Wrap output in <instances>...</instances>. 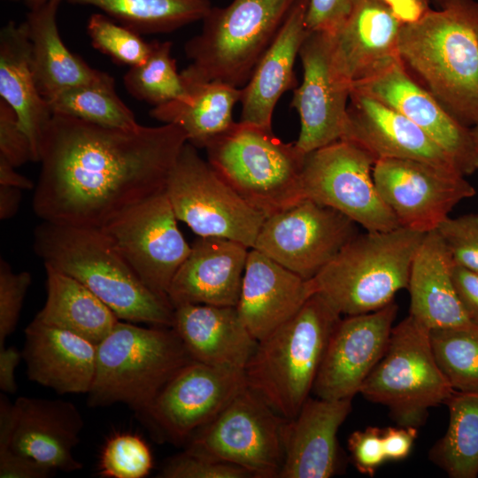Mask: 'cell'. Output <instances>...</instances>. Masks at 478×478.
<instances>
[{
	"label": "cell",
	"instance_id": "obj_6",
	"mask_svg": "<svg viewBox=\"0 0 478 478\" xmlns=\"http://www.w3.org/2000/svg\"><path fill=\"white\" fill-rule=\"evenodd\" d=\"M298 0H233L212 7L184 47V84L218 81L243 88Z\"/></svg>",
	"mask_w": 478,
	"mask_h": 478
},
{
	"label": "cell",
	"instance_id": "obj_45",
	"mask_svg": "<svg viewBox=\"0 0 478 478\" xmlns=\"http://www.w3.org/2000/svg\"><path fill=\"white\" fill-rule=\"evenodd\" d=\"M348 449L357 470L374 476L381 465L386 461L382 429L367 427L352 432L348 438Z\"/></svg>",
	"mask_w": 478,
	"mask_h": 478
},
{
	"label": "cell",
	"instance_id": "obj_15",
	"mask_svg": "<svg viewBox=\"0 0 478 478\" xmlns=\"http://www.w3.org/2000/svg\"><path fill=\"white\" fill-rule=\"evenodd\" d=\"M373 177L400 227L421 233L436 230L459 203L475 195L461 173L416 160L377 159Z\"/></svg>",
	"mask_w": 478,
	"mask_h": 478
},
{
	"label": "cell",
	"instance_id": "obj_14",
	"mask_svg": "<svg viewBox=\"0 0 478 478\" xmlns=\"http://www.w3.org/2000/svg\"><path fill=\"white\" fill-rule=\"evenodd\" d=\"M177 220L164 191L100 228L140 280L167 299L170 284L191 251Z\"/></svg>",
	"mask_w": 478,
	"mask_h": 478
},
{
	"label": "cell",
	"instance_id": "obj_5",
	"mask_svg": "<svg viewBox=\"0 0 478 478\" xmlns=\"http://www.w3.org/2000/svg\"><path fill=\"white\" fill-rule=\"evenodd\" d=\"M192 360L172 327H141L120 320L96 345L88 403H122L143 420L164 386Z\"/></svg>",
	"mask_w": 478,
	"mask_h": 478
},
{
	"label": "cell",
	"instance_id": "obj_39",
	"mask_svg": "<svg viewBox=\"0 0 478 478\" xmlns=\"http://www.w3.org/2000/svg\"><path fill=\"white\" fill-rule=\"evenodd\" d=\"M87 33L95 49L114 62L129 67L143 64L152 47V43L146 42L140 34L103 13L90 15Z\"/></svg>",
	"mask_w": 478,
	"mask_h": 478
},
{
	"label": "cell",
	"instance_id": "obj_26",
	"mask_svg": "<svg viewBox=\"0 0 478 478\" xmlns=\"http://www.w3.org/2000/svg\"><path fill=\"white\" fill-rule=\"evenodd\" d=\"M29 380L58 394L89 393L96 374V344L34 319L22 351Z\"/></svg>",
	"mask_w": 478,
	"mask_h": 478
},
{
	"label": "cell",
	"instance_id": "obj_31",
	"mask_svg": "<svg viewBox=\"0 0 478 478\" xmlns=\"http://www.w3.org/2000/svg\"><path fill=\"white\" fill-rule=\"evenodd\" d=\"M59 2L29 10L26 23L31 44L32 68L40 94L49 100L60 92L103 78L63 42L57 24Z\"/></svg>",
	"mask_w": 478,
	"mask_h": 478
},
{
	"label": "cell",
	"instance_id": "obj_55",
	"mask_svg": "<svg viewBox=\"0 0 478 478\" xmlns=\"http://www.w3.org/2000/svg\"><path fill=\"white\" fill-rule=\"evenodd\" d=\"M470 132L474 147L478 152V123L470 127Z\"/></svg>",
	"mask_w": 478,
	"mask_h": 478
},
{
	"label": "cell",
	"instance_id": "obj_4",
	"mask_svg": "<svg viewBox=\"0 0 478 478\" xmlns=\"http://www.w3.org/2000/svg\"><path fill=\"white\" fill-rule=\"evenodd\" d=\"M341 314L314 293L288 321L258 342L245 369L248 387L292 419L309 397Z\"/></svg>",
	"mask_w": 478,
	"mask_h": 478
},
{
	"label": "cell",
	"instance_id": "obj_36",
	"mask_svg": "<svg viewBox=\"0 0 478 478\" xmlns=\"http://www.w3.org/2000/svg\"><path fill=\"white\" fill-rule=\"evenodd\" d=\"M52 114L71 116L101 127L133 129L140 126L120 98L112 76L66 89L47 100Z\"/></svg>",
	"mask_w": 478,
	"mask_h": 478
},
{
	"label": "cell",
	"instance_id": "obj_8",
	"mask_svg": "<svg viewBox=\"0 0 478 478\" xmlns=\"http://www.w3.org/2000/svg\"><path fill=\"white\" fill-rule=\"evenodd\" d=\"M204 149L216 173L266 218L305 198V154L295 143H283L272 129L235 122Z\"/></svg>",
	"mask_w": 478,
	"mask_h": 478
},
{
	"label": "cell",
	"instance_id": "obj_21",
	"mask_svg": "<svg viewBox=\"0 0 478 478\" xmlns=\"http://www.w3.org/2000/svg\"><path fill=\"white\" fill-rule=\"evenodd\" d=\"M376 159H410L459 172L452 159L416 124L380 101L351 90L344 137ZM460 173V172H459Z\"/></svg>",
	"mask_w": 478,
	"mask_h": 478
},
{
	"label": "cell",
	"instance_id": "obj_44",
	"mask_svg": "<svg viewBox=\"0 0 478 478\" xmlns=\"http://www.w3.org/2000/svg\"><path fill=\"white\" fill-rule=\"evenodd\" d=\"M0 156L14 167L33 161L29 138L19 125L13 109L0 99Z\"/></svg>",
	"mask_w": 478,
	"mask_h": 478
},
{
	"label": "cell",
	"instance_id": "obj_41",
	"mask_svg": "<svg viewBox=\"0 0 478 478\" xmlns=\"http://www.w3.org/2000/svg\"><path fill=\"white\" fill-rule=\"evenodd\" d=\"M436 231L454 264L478 271V213L449 216Z\"/></svg>",
	"mask_w": 478,
	"mask_h": 478
},
{
	"label": "cell",
	"instance_id": "obj_32",
	"mask_svg": "<svg viewBox=\"0 0 478 478\" xmlns=\"http://www.w3.org/2000/svg\"><path fill=\"white\" fill-rule=\"evenodd\" d=\"M185 86V96L155 106L150 114L164 124L179 126L189 143L205 148L235 123L233 109L241 100L242 88L218 81Z\"/></svg>",
	"mask_w": 478,
	"mask_h": 478
},
{
	"label": "cell",
	"instance_id": "obj_46",
	"mask_svg": "<svg viewBox=\"0 0 478 478\" xmlns=\"http://www.w3.org/2000/svg\"><path fill=\"white\" fill-rule=\"evenodd\" d=\"M356 0H309L305 26L309 32L333 33L351 13Z\"/></svg>",
	"mask_w": 478,
	"mask_h": 478
},
{
	"label": "cell",
	"instance_id": "obj_43",
	"mask_svg": "<svg viewBox=\"0 0 478 478\" xmlns=\"http://www.w3.org/2000/svg\"><path fill=\"white\" fill-rule=\"evenodd\" d=\"M163 478H252L245 469L188 451L173 456L158 475Z\"/></svg>",
	"mask_w": 478,
	"mask_h": 478
},
{
	"label": "cell",
	"instance_id": "obj_19",
	"mask_svg": "<svg viewBox=\"0 0 478 478\" xmlns=\"http://www.w3.org/2000/svg\"><path fill=\"white\" fill-rule=\"evenodd\" d=\"M397 313L393 301L341 319L328 341L312 391L324 399L353 398L383 355Z\"/></svg>",
	"mask_w": 478,
	"mask_h": 478
},
{
	"label": "cell",
	"instance_id": "obj_1",
	"mask_svg": "<svg viewBox=\"0 0 478 478\" xmlns=\"http://www.w3.org/2000/svg\"><path fill=\"white\" fill-rule=\"evenodd\" d=\"M188 142L174 124L123 129L52 114L32 206L42 221L102 228L166 189Z\"/></svg>",
	"mask_w": 478,
	"mask_h": 478
},
{
	"label": "cell",
	"instance_id": "obj_53",
	"mask_svg": "<svg viewBox=\"0 0 478 478\" xmlns=\"http://www.w3.org/2000/svg\"><path fill=\"white\" fill-rule=\"evenodd\" d=\"M20 189L0 185V219L13 217L19 210L21 199Z\"/></svg>",
	"mask_w": 478,
	"mask_h": 478
},
{
	"label": "cell",
	"instance_id": "obj_2",
	"mask_svg": "<svg viewBox=\"0 0 478 478\" xmlns=\"http://www.w3.org/2000/svg\"><path fill=\"white\" fill-rule=\"evenodd\" d=\"M404 22L399 58L412 77L463 125L478 123V1L438 0Z\"/></svg>",
	"mask_w": 478,
	"mask_h": 478
},
{
	"label": "cell",
	"instance_id": "obj_20",
	"mask_svg": "<svg viewBox=\"0 0 478 478\" xmlns=\"http://www.w3.org/2000/svg\"><path fill=\"white\" fill-rule=\"evenodd\" d=\"M84 426L78 408L61 399L20 397L13 403V422L5 448L55 470L73 472L82 464L73 454Z\"/></svg>",
	"mask_w": 478,
	"mask_h": 478
},
{
	"label": "cell",
	"instance_id": "obj_42",
	"mask_svg": "<svg viewBox=\"0 0 478 478\" xmlns=\"http://www.w3.org/2000/svg\"><path fill=\"white\" fill-rule=\"evenodd\" d=\"M32 282L28 272L15 273L4 259L0 261V348L19 321L27 289Z\"/></svg>",
	"mask_w": 478,
	"mask_h": 478
},
{
	"label": "cell",
	"instance_id": "obj_48",
	"mask_svg": "<svg viewBox=\"0 0 478 478\" xmlns=\"http://www.w3.org/2000/svg\"><path fill=\"white\" fill-rule=\"evenodd\" d=\"M451 279L466 314L478 322V271L453 264Z\"/></svg>",
	"mask_w": 478,
	"mask_h": 478
},
{
	"label": "cell",
	"instance_id": "obj_56",
	"mask_svg": "<svg viewBox=\"0 0 478 478\" xmlns=\"http://www.w3.org/2000/svg\"><path fill=\"white\" fill-rule=\"evenodd\" d=\"M431 1V0H430ZM435 4H436L437 5V3H438V0H432Z\"/></svg>",
	"mask_w": 478,
	"mask_h": 478
},
{
	"label": "cell",
	"instance_id": "obj_51",
	"mask_svg": "<svg viewBox=\"0 0 478 478\" xmlns=\"http://www.w3.org/2000/svg\"><path fill=\"white\" fill-rule=\"evenodd\" d=\"M403 22H412L430 10V0H382Z\"/></svg>",
	"mask_w": 478,
	"mask_h": 478
},
{
	"label": "cell",
	"instance_id": "obj_12",
	"mask_svg": "<svg viewBox=\"0 0 478 478\" xmlns=\"http://www.w3.org/2000/svg\"><path fill=\"white\" fill-rule=\"evenodd\" d=\"M375 157L354 141L340 139L305 154V198L343 213L366 231L400 227L381 197L373 177Z\"/></svg>",
	"mask_w": 478,
	"mask_h": 478
},
{
	"label": "cell",
	"instance_id": "obj_9",
	"mask_svg": "<svg viewBox=\"0 0 478 478\" xmlns=\"http://www.w3.org/2000/svg\"><path fill=\"white\" fill-rule=\"evenodd\" d=\"M429 330L411 315L393 327L386 350L359 393L389 410L400 426L422 425L455 390L439 368Z\"/></svg>",
	"mask_w": 478,
	"mask_h": 478
},
{
	"label": "cell",
	"instance_id": "obj_37",
	"mask_svg": "<svg viewBox=\"0 0 478 478\" xmlns=\"http://www.w3.org/2000/svg\"><path fill=\"white\" fill-rule=\"evenodd\" d=\"M436 363L459 391L478 392V322L429 330Z\"/></svg>",
	"mask_w": 478,
	"mask_h": 478
},
{
	"label": "cell",
	"instance_id": "obj_50",
	"mask_svg": "<svg viewBox=\"0 0 478 478\" xmlns=\"http://www.w3.org/2000/svg\"><path fill=\"white\" fill-rule=\"evenodd\" d=\"M23 358L22 351L15 346L0 348V389L2 391L13 394L17 390L14 372Z\"/></svg>",
	"mask_w": 478,
	"mask_h": 478
},
{
	"label": "cell",
	"instance_id": "obj_35",
	"mask_svg": "<svg viewBox=\"0 0 478 478\" xmlns=\"http://www.w3.org/2000/svg\"><path fill=\"white\" fill-rule=\"evenodd\" d=\"M90 5L138 34L173 32L202 20L212 9L210 0H66Z\"/></svg>",
	"mask_w": 478,
	"mask_h": 478
},
{
	"label": "cell",
	"instance_id": "obj_38",
	"mask_svg": "<svg viewBox=\"0 0 478 478\" xmlns=\"http://www.w3.org/2000/svg\"><path fill=\"white\" fill-rule=\"evenodd\" d=\"M147 59L141 65L129 67L123 76L127 91L135 98L158 106L187 94V88L176 61L171 57L170 42H151Z\"/></svg>",
	"mask_w": 478,
	"mask_h": 478
},
{
	"label": "cell",
	"instance_id": "obj_3",
	"mask_svg": "<svg viewBox=\"0 0 478 478\" xmlns=\"http://www.w3.org/2000/svg\"><path fill=\"white\" fill-rule=\"evenodd\" d=\"M34 250L49 265L84 284L119 320L172 327L174 308L150 289L100 228L42 221Z\"/></svg>",
	"mask_w": 478,
	"mask_h": 478
},
{
	"label": "cell",
	"instance_id": "obj_49",
	"mask_svg": "<svg viewBox=\"0 0 478 478\" xmlns=\"http://www.w3.org/2000/svg\"><path fill=\"white\" fill-rule=\"evenodd\" d=\"M416 437L415 427L399 425L382 429L386 459L391 461L405 459L410 454Z\"/></svg>",
	"mask_w": 478,
	"mask_h": 478
},
{
	"label": "cell",
	"instance_id": "obj_33",
	"mask_svg": "<svg viewBox=\"0 0 478 478\" xmlns=\"http://www.w3.org/2000/svg\"><path fill=\"white\" fill-rule=\"evenodd\" d=\"M44 267L46 301L35 319L97 345L120 320L118 317L81 281L49 265Z\"/></svg>",
	"mask_w": 478,
	"mask_h": 478
},
{
	"label": "cell",
	"instance_id": "obj_47",
	"mask_svg": "<svg viewBox=\"0 0 478 478\" xmlns=\"http://www.w3.org/2000/svg\"><path fill=\"white\" fill-rule=\"evenodd\" d=\"M57 471L9 448L0 449V478H48Z\"/></svg>",
	"mask_w": 478,
	"mask_h": 478
},
{
	"label": "cell",
	"instance_id": "obj_30",
	"mask_svg": "<svg viewBox=\"0 0 478 478\" xmlns=\"http://www.w3.org/2000/svg\"><path fill=\"white\" fill-rule=\"evenodd\" d=\"M0 96L15 112L31 143L33 161L39 162L52 112L36 85L26 21L10 20L0 31Z\"/></svg>",
	"mask_w": 478,
	"mask_h": 478
},
{
	"label": "cell",
	"instance_id": "obj_52",
	"mask_svg": "<svg viewBox=\"0 0 478 478\" xmlns=\"http://www.w3.org/2000/svg\"><path fill=\"white\" fill-rule=\"evenodd\" d=\"M0 185L20 189H35L34 183L26 176L18 173L15 167L0 156Z\"/></svg>",
	"mask_w": 478,
	"mask_h": 478
},
{
	"label": "cell",
	"instance_id": "obj_10",
	"mask_svg": "<svg viewBox=\"0 0 478 478\" xmlns=\"http://www.w3.org/2000/svg\"><path fill=\"white\" fill-rule=\"evenodd\" d=\"M165 192L178 220L200 237H222L253 248L266 216L245 201L187 142Z\"/></svg>",
	"mask_w": 478,
	"mask_h": 478
},
{
	"label": "cell",
	"instance_id": "obj_7",
	"mask_svg": "<svg viewBox=\"0 0 478 478\" xmlns=\"http://www.w3.org/2000/svg\"><path fill=\"white\" fill-rule=\"evenodd\" d=\"M426 233L403 227L354 236L312 278L321 295L341 315L379 310L407 289L411 266Z\"/></svg>",
	"mask_w": 478,
	"mask_h": 478
},
{
	"label": "cell",
	"instance_id": "obj_17",
	"mask_svg": "<svg viewBox=\"0 0 478 478\" xmlns=\"http://www.w3.org/2000/svg\"><path fill=\"white\" fill-rule=\"evenodd\" d=\"M247 386L244 370L192 360L164 386L143 419L175 443H186Z\"/></svg>",
	"mask_w": 478,
	"mask_h": 478
},
{
	"label": "cell",
	"instance_id": "obj_13",
	"mask_svg": "<svg viewBox=\"0 0 478 478\" xmlns=\"http://www.w3.org/2000/svg\"><path fill=\"white\" fill-rule=\"evenodd\" d=\"M358 226L339 211L304 198L268 216L253 249L310 280L358 234Z\"/></svg>",
	"mask_w": 478,
	"mask_h": 478
},
{
	"label": "cell",
	"instance_id": "obj_24",
	"mask_svg": "<svg viewBox=\"0 0 478 478\" xmlns=\"http://www.w3.org/2000/svg\"><path fill=\"white\" fill-rule=\"evenodd\" d=\"M248 249L230 239L199 236L168 289L173 307L188 304L236 306Z\"/></svg>",
	"mask_w": 478,
	"mask_h": 478
},
{
	"label": "cell",
	"instance_id": "obj_23",
	"mask_svg": "<svg viewBox=\"0 0 478 478\" xmlns=\"http://www.w3.org/2000/svg\"><path fill=\"white\" fill-rule=\"evenodd\" d=\"M314 293L312 279L251 248L235 307L247 329L260 341L292 318Z\"/></svg>",
	"mask_w": 478,
	"mask_h": 478
},
{
	"label": "cell",
	"instance_id": "obj_40",
	"mask_svg": "<svg viewBox=\"0 0 478 478\" xmlns=\"http://www.w3.org/2000/svg\"><path fill=\"white\" fill-rule=\"evenodd\" d=\"M152 466L149 446L133 434H120L108 440L100 460L101 474L110 478H143Z\"/></svg>",
	"mask_w": 478,
	"mask_h": 478
},
{
	"label": "cell",
	"instance_id": "obj_22",
	"mask_svg": "<svg viewBox=\"0 0 478 478\" xmlns=\"http://www.w3.org/2000/svg\"><path fill=\"white\" fill-rule=\"evenodd\" d=\"M403 23L382 0H356L343 24L328 33L335 66L351 85L400 59Z\"/></svg>",
	"mask_w": 478,
	"mask_h": 478
},
{
	"label": "cell",
	"instance_id": "obj_25",
	"mask_svg": "<svg viewBox=\"0 0 478 478\" xmlns=\"http://www.w3.org/2000/svg\"><path fill=\"white\" fill-rule=\"evenodd\" d=\"M352 398L308 397L283 427L280 478H328L338 467V429L351 410Z\"/></svg>",
	"mask_w": 478,
	"mask_h": 478
},
{
	"label": "cell",
	"instance_id": "obj_29",
	"mask_svg": "<svg viewBox=\"0 0 478 478\" xmlns=\"http://www.w3.org/2000/svg\"><path fill=\"white\" fill-rule=\"evenodd\" d=\"M451 256L436 230L426 233L413 258L407 289L410 313L428 329L466 325L451 279Z\"/></svg>",
	"mask_w": 478,
	"mask_h": 478
},
{
	"label": "cell",
	"instance_id": "obj_27",
	"mask_svg": "<svg viewBox=\"0 0 478 478\" xmlns=\"http://www.w3.org/2000/svg\"><path fill=\"white\" fill-rule=\"evenodd\" d=\"M172 328L194 360L213 366L244 370L258 342L235 306L179 305Z\"/></svg>",
	"mask_w": 478,
	"mask_h": 478
},
{
	"label": "cell",
	"instance_id": "obj_28",
	"mask_svg": "<svg viewBox=\"0 0 478 478\" xmlns=\"http://www.w3.org/2000/svg\"><path fill=\"white\" fill-rule=\"evenodd\" d=\"M309 0H298L275 39L242 88L240 121L272 129V117L280 97L297 88L294 66L309 35L305 16Z\"/></svg>",
	"mask_w": 478,
	"mask_h": 478
},
{
	"label": "cell",
	"instance_id": "obj_54",
	"mask_svg": "<svg viewBox=\"0 0 478 478\" xmlns=\"http://www.w3.org/2000/svg\"><path fill=\"white\" fill-rule=\"evenodd\" d=\"M12 2H21L23 3L29 10L40 7L49 2H59L63 0H7Z\"/></svg>",
	"mask_w": 478,
	"mask_h": 478
},
{
	"label": "cell",
	"instance_id": "obj_18",
	"mask_svg": "<svg viewBox=\"0 0 478 478\" xmlns=\"http://www.w3.org/2000/svg\"><path fill=\"white\" fill-rule=\"evenodd\" d=\"M351 90L389 106L422 129L465 176L478 171L470 127L463 125L412 75L401 59L351 85Z\"/></svg>",
	"mask_w": 478,
	"mask_h": 478
},
{
	"label": "cell",
	"instance_id": "obj_16",
	"mask_svg": "<svg viewBox=\"0 0 478 478\" xmlns=\"http://www.w3.org/2000/svg\"><path fill=\"white\" fill-rule=\"evenodd\" d=\"M299 58L303 81L294 89L291 107L300 119L295 144L307 154L344 137L351 83L335 66L328 33L310 32Z\"/></svg>",
	"mask_w": 478,
	"mask_h": 478
},
{
	"label": "cell",
	"instance_id": "obj_34",
	"mask_svg": "<svg viewBox=\"0 0 478 478\" xmlns=\"http://www.w3.org/2000/svg\"><path fill=\"white\" fill-rule=\"evenodd\" d=\"M449 425L429 458L451 478L478 475V392L454 390L444 403Z\"/></svg>",
	"mask_w": 478,
	"mask_h": 478
},
{
	"label": "cell",
	"instance_id": "obj_11",
	"mask_svg": "<svg viewBox=\"0 0 478 478\" xmlns=\"http://www.w3.org/2000/svg\"><path fill=\"white\" fill-rule=\"evenodd\" d=\"M285 421L247 385L189 438L185 451L236 465L252 478H276L283 463Z\"/></svg>",
	"mask_w": 478,
	"mask_h": 478
}]
</instances>
